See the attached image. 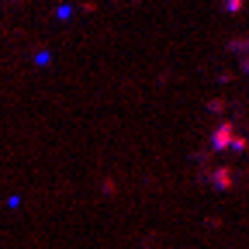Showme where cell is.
Here are the masks:
<instances>
[{"label": "cell", "instance_id": "obj_1", "mask_svg": "<svg viewBox=\"0 0 249 249\" xmlns=\"http://www.w3.org/2000/svg\"><path fill=\"white\" fill-rule=\"evenodd\" d=\"M232 142H235V124L222 121L214 128V135H211V149H232Z\"/></svg>", "mask_w": 249, "mask_h": 249}, {"label": "cell", "instance_id": "obj_5", "mask_svg": "<svg viewBox=\"0 0 249 249\" xmlns=\"http://www.w3.org/2000/svg\"><path fill=\"white\" fill-rule=\"evenodd\" d=\"M232 149H235V152H246V149H249V142H246V139H239V135H235V142H232Z\"/></svg>", "mask_w": 249, "mask_h": 249}, {"label": "cell", "instance_id": "obj_2", "mask_svg": "<svg viewBox=\"0 0 249 249\" xmlns=\"http://www.w3.org/2000/svg\"><path fill=\"white\" fill-rule=\"evenodd\" d=\"M211 183L218 187V191H229V187L235 183V180H232V170H225V166H222V170H214V173H211Z\"/></svg>", "mask_w": 249, "mask_h": 249}, {"label": "cell", "instance_id": "obj_6", "mask_svg": "<svg viewBox=\"0 0 249 249\" xmlns=\"http://www.w3.org/2000/svg\"><path fill=\"white\" fill-rule=\"evenodd\" d=\"M55 14H59V18H62V21H66V18H73V7H66V4H62V7H59V11H55Z\"/></svg>", "mask_w": 249, "mask_h": 249}, {"label": "cell", "instance_id": "obj_4", "mask_svg": "<svg viewBox=\"0 0 249 249\" xmlns=\"http://www.w3.org/2000/svg\"><path fill=\"white\" fill-rule=\"evenodd\" d=\"M242 4H246V0H225V11H229V14H239Z\"/></svg>", "mask_w": 249, "mask_h": 249}, {"label": "cell", "instance_id": "obj_3", "mask_svg": "<svg viewBox=\"0 0 249 249\" xmlns=\"http://www.w3.org/2000/svg\"><path fill=\"white\" fill-rule=\"evenodd\" d=\"M232 52H239V55L249 52V38H235V42H232Z\"/></svg>", "mask_w": 249, "mask_h": 249}, {"label": "cell", "instance_id": "obj_7", "mask_svg": "<svg viewBox=\"0 0 249 249\" xmlns=\"http://www.w3.org/2000/svg\"><path fill=\"white\" fill-rule=\"evenodd\" d=\"M242 70H246V73H249V55H242Z\"/></svg>", "mask_w": 249, "mask_h": 249}]
</instances>
